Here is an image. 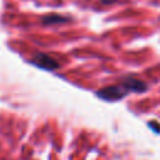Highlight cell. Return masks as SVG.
<instances>
[{
	"mask_svg": "<svg viewBox=\"0 0 160 160\" xmlns=\"http://www.w3.org/2000/svg\"><path fill=\"white\" fill-rule=\"evenodd\" d=\"M130 91L125 88L124 84L121 85H111V86H106V88H102L101 90L98 91V95L100 98H102L104 100H119L124 96H126Z\"/></svg>",
	"mask_w": 160,
	"mask_h": 160,
	"instance_id": "obj_1",
	"label": "cell"
},
{
	"mask_svg": "<svg viewBox=\"0 0 160 160\" xmlns=\"http://www.w3.org/2000/svg\"><path fill=\"white\" fill-rule=\"evenodd\" d=\"M122 84L125 85V88L129 91H135V92L145 91L148 88L145 82H142L141 80H138V79H126L122 81Z\"/></svg>",
	"mask_w": 160,
	"mask_h": 160,
	"instance_id": "obj_3",
	"label": "cell"
},
{
	"mask_svg": "<svg viewBox=\"0 0 160 160\" xmlns=\"http://www.w3.org/2000/svg\"><path fill=\"white\" fill-rule=\"evenodd\" d=\"M32 62L42 69H46V70H54L56 68H59V64L55 59H52L51 56L46 55V54H38L34 59H32Z\"/></svg>",
	"mask_w": 160,
	"mask_h": 160,
	"instance_id": "obj_2",
	"label": "cell"
},
{
	"mask_svg": "<svg viewBox=\"0 0 160 160\" xmlns=\"http://www.w3.org/2000/svg\"><path fill=\"white\" fill-rule=\"evenodd\" d=\"M66 21H69L68 18L59 16V15H49L42 19L44 24H60V22H66Z\"/></svg>",
	"mask_w": 160,
	"mask_h": 160,
	"instance_id": "obj_4",
	"label": "cell"
}]
</instances>
